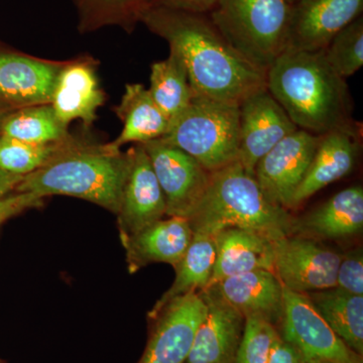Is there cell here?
<instances>
[{
    "mask_svg": "<svg viewBox=\"0 0 363 363\" xmlns=\"http://www.w3.org/2000/svg\"><path fill=\"white\" fill-rule=\"evenodd\" d=\"M149 91L169 124L187 108L195 94L187 68L178 52L169 50L168 58L152 64Z\"/></svg>",
    "mask_w": 363,
    "mask_h": 363,
    "instance_id": "cell-26",
    "label": "cell"
},
{
    "mask_svg": "<svg viewBox=\"0 0 363 363\" xmlns=\"http://www.w3.org/2000/svg\"><path fill=\"white\" fill-rule=\"evenodd\" d=\"M267 363H305L301 351L279 336L272 346Z\"/></svg>",
    "mask_w": 363,
    "mask_h": 363,
    "instance_id": "cell-35",
    "label": "cell"
},
{
    "mask_svg": "<svg viewBox=\"0 0 363 363\" xmlns=\"http://www.w3.org/2000/svg\"><path fill=\"white\" fill-rule=\"evenodd\" d=\"M23 177L11 175L0 169V197L13 192Z\"/></svg>",
    "mask_w": 363,
    "mask_h": 363,
    "instance_id": "cell-36",
    "label": "cell"
},
{
    "mask_svg": "<svg viewBox=\"0 0 363 363\" xmlns=\"http://www.w3.org/2000/svg\"><path fill=\"white\" fill-rule=\"evenodd\" d=\"M150 6H161L187 13H208L217 0H149Z\"/></svg>",
    "mask_w": 363,
    "mask_h": 363,
    "instance_id": "cell-34",
    "label": "cell"
},
{
    "mask_svg": "<svg viewBox=\"0 0 363 363\" xmlns=\"http://www.w3.org/2000/svg\"><path fill=\"white\" fill-rule=\"evenodd\" d=\"M64 64L35 58L0 45V105L13 111L51 104Z\"/></svg>",
    "mask_w": 363,
    "mask_h": 363,
    "instance_id": "cell-12",
    "label": "cell"
},
{
    "mask_svg": "<svg viewBox=\"0 0 363 363\" xmlns=\"http://www.w3.org/2000/svg\"><path fill=\"white\" fill-rule=\"evenodd\" d=\"M340 255L320 241L292 234L274 240V272L293 292L334 288Z\"/></svg>",
    "mask_w": 363,
    "mask_h": 363,
    "instance_id": "cell-9",
    "label": "cell"
},
{
    "mask_svg": "<svg viewBox=\"0 0 363 363\" xmlns=\"http://www.w3.org/2000/svg\"><path fill=\"white\" fill-rule=\"evenodd\" d=\"M117 117L123 124L121 135L112 147L121 150L128 143H147L166 135L169 121L155 104L149 89L142 84H128L119 105L114 108Z\"/></svg>",
    "mask_w": 363,
    "mask_h": 363,
    "instance_id": "cell-23",
    "label": "cell"
},
{
    "mask_svg": "<svg viewBox=\"0 0 363 363\" xmlns=\"http://www.w3.org/2000/svg\"><path fill=\"white\" fill-rule=\"evenodd\" d=\"M363 228V188L353 186L332 196L328 201L293 220L294 235L312 240L351 238Z\"/></svg>",
    "mask_w": 363,
    "mask_h": 363,
    "instance_id": "cell-19",
    "label": "cell"
},
{
    "mask_svg": "<svg viewBox=\"0 0 363 363\" xmlns=\"http://www.w3.org/2000/svg\"><path fill=\"white\" fill-rule=\"evenodd\" d=\"M42 196L32 193L11 192L0 197V225L26 209L42 206Z\"/></svg>",
    "mask_w": 363,
    "mask_h": 363,
    "instance_id": "cell-33",
    "label": "cell"
},
{
    "mask_svg": "<svg viewBox=\"0 0 363 363\" xmlns=\"http://www.w3.org/2000/svg\"><path fill=\"white\" fill-rule=\"evenodd\" d=\"M297 130L267 88L252 93L240 105L238 162L253 176L259 160Z\"/></svg>",
    "mask_w": 363,
    "mask_h": 363,
    "instance_id": "cell-13",
    "label": "cell"
},
{
    "mask_svg": "<svg viewBox=\"0 0 363 363\" xmlns=\"http://www.w3.org/2000/svg\"><path fill=\"white\" fill-rule=\"evenodd\" d=\"M140 23L180 55L195 95L240 107L267 88V72L240 56L207 13L150 6Z\"/></svg>",
    "mask_w": 363,
    "mask_h": 363,
    "instance_id": "cell-1",
    "label": "cell"
},
{
    "mask_svg": "<svg viewBox=\"0 0 363 363\" xmlns=\"http://www.w3.org/2000/svg\"><path fill=\"white\" fill-rule=\"evenodd\" d=\"M362 11L363 0H297L291 9L286 50L324 51Z\"/></svg>",
    "mask_w": 363,
    "mask_h": 363,
    "instance_id": "cell-15",
    "label": "cell"
},
{
    "mask_svg": "<svg viewBox=\"0 0 363 363\" xmlns=\"http://www.w3.org/2000/svg\"><path fill=\"white\" fill-rule=\"evenodd\" d=\"M104 99L93 64L89 60L78 59L64 64L50 104L66 125L80 119L85 128H89Z\"/></svg>",
    "mask_w": 363,
    "mask_h": 363,
    "instance_id": "cell-20",
    "label": "cell"
},
{
    "mask_svg": "<svg viewBox=\"0 0 363 363\" xmlns=\"http://www.w3.org/2000/svg\"><path fill=\"white\" fill-rule=\"evenodd\" d=\"M128 166V154L109 143L94 145L73 138L45 166L23 176L13 192L32 193L44 198L72 196L117 214Z\"/></svg>",
    "mask_w": 363,
    "mask_h": 363,
    "instance_id": "cell-3",
    "label": "cell"
},
{
    "mask_svg": "<svg viewBox=\"0 0 363 363\" xmlns=\"http://www.w3.org/2000/svg\"><path fill=\"white\" fill-rule=\"evenodd\" d=\"M216 259L213 236L194 233L183 259L174 269L176 278L173 285L156 303L149 318L155 316L174 298L190 293H199L209 286Z\"/></svg>",
    "mask_w": 363,
    "mask_h": 363,
    "instance_id": "cell-25",
    "label": "cell"
},
{
    "mask_svg": "<svg viewBox=\"0 0 363 363\" xmlns=\"http://www.w3.org/2000/svg\"><path fill=\"white\" fill-rule=\"evenodd\" d=\"M206 311L200 293H190L172 300L149 318V339L136 363H185Z\"/></svg>",
    "mask_w": 363,
    "mask_h": 363,
    "instance_id": "cell-10",
    "label": "cell"
},
{
    "mask_svg": "<svg viewBox=\"0 0 363 363\" xmlns=\"http://www.w3.org/2000/svg\"><path fill=\"white\" fill-rule=\"evenodd\" d=\"M73 140L50 145H33L0 135V169L11 175L32 174L58 155Z\"/></svg>",
    "mask_w": 363,
    "mask_h": 363,
    "instance_id": "cell-29",
    "label": "cell"
},
{
    "mask_svg": "<svg viewBox=\"0 0 363 363\" xmlns=\"http://www.w3.org/2000/svg\"><path fill=\"white\" fill-rule=\"evenodd\" d=\"M279 337L278 328L262 318H245L235 363H267L274 342Z\"/></svg>",
    "mask_w": 363,
    "mask_h": 363,
    "instance_id": "cell-31",
    "label": "cell"
},
{
    "mask_svg": "<svg viewBox=\"0 0 363 363\" xmlns=\"http://www.w3.org/2000/svg\"><path fill=\"white\" fill-rule=\"evenodd\" d=\"M187 220L194 233L214 236L224 229L245 228L274 241L292 235L294 217L269 200L236 161L211 173L204 197Z\"/></svg>",
    "mask_w": 363,
    "mask_h": 363,
    "instance_id": "cell-4",
    "label": "cell"
},
{
    "mask_svg": "<svg viewBox=\"0 0 363 363\" xmlns=\"http://www.w3.org/2000/svg\"><path fill=\"white\" fill-rule=\"evenodd\" d=\"M324 57L334 71L345 79L363 66V16H359L332 39Z\"/></svg>",
    "mask_w": 363,
    "mask_h": 363,
    "instance_id": "cell-30",
    "label": "cell"
},
{
    "mask_svg": "<svg viewBox=\"0 0 363 363\" xmlns=\"http://www.w3.org/2000/svg\"><path fill=\"white\" fill-rule=\"evenodd\" d=\"M307 363H337V362H328V360L315 359V360H310V362H308Z\"/></svg>",
    "mask_w": 363,
    "mask_h": 363,
    "instance_id": "cell-38",
    "label": "cell"
},
{
    "mask_svg": "<svg viewBox=\"0 0 363 363\" xmlns=\"http://www.w3.org/2000/svg\"><path fill=\"white\" fill-rule=\"evenodd\" d=\"M291 9L288 0H217L207 14L240 56L267 72L286 50Z\"/></svg>",
    "mask_w": 363,
    "mask_h": 363,
    "instance_id": "cell-5",
    "label": "cell"
},
{
    "mask_svg": "<svg viewBox=\"0 0 363 363\" xmlns=\"http://www.w3.org/2000/svg\"><path fill=\"white\" fill-rule=\"evenodd\" d=\"M360 138L362 130L355 123L321 135L309 169L296 190L289 210L300 207L322 189L350 174L359 156Z\"/></svg>",
    "mask_w": 363,
    "mask_h": 363,
    "instance_id": "cell-17",
    "label": "cell"
},
{
    "mask_svg": "<svg viewBox=\"0 0 363 363\" xmlns=\"http://www.w3.org/2000/svg\"><path fill=\"white\" fill-rule=\"evenodd\" d=\"M334 333L357 354L363 355V296L339 289L306 294Z\"/></svg>",
    "mask_w": 363,
    "mask_h": 363,
    "instance_id": "cell-24",
    "label": "cell"
},
{
    "mask_svg": "<svg viewBox=\"0 0 363 363\" xmlns=\"http://www.w3.org/2000/svg\"><path fill=\"white\" fill-rule=\"evenodd\" d=\"M214 286L245 318H262L279 330L284 316V286L274 272H245L224 279Z\"/></svg>",
    "mask_w": 363,
    "mask_h": 363,
    "instance_id": "cell-22",
    "label": "cell"
},
{
    "mask_svg": "<svg viewBox=\"0 0 363 363\" xmlns=\"http://www.w3.org/2000/svg\"><path fill=\"white\" fill-rule=\"evenodd\" d=\"M194 157L210 173L238 161L240 107L194 95L161 138Z\"/></svg>",
    "mask_w": 363,
    "mask_h": 363,
    "instance_id": "cell-6",
    "label": "cell"
},
{
    "mask_svg": "<svg viewBox=\"0 0 363 363\" xmlns=\"http://www.w3.org/2000/svg\"><path fill=\"white\" fill-rule=\"evenodd\" d=\"M193 236L187 219L167 217L124 238L121 241L130 272H135L154 262L175 267L187 252Z\"/></svg>",
    "mask_w": 363,
    "mask_h": 363,
    "instance_id": "cell-18",
    "label": "cell"
},
{
    "mask_svg": "<svg viewBox=\"0 0 363 363\" xmlns=\"http://www.w3.org/2000/svg\"><path fill=\"white\" fill-rule=\"evenodd\" d=\"M320 140L321 135L297 130L259 160L253 177L269 200L289 210Z\"/></svg>",
    "mask_w": 363,
    "mask_h": 363,
    "instance_id": "cell-11",
    "label": "cell"
},
{
    "mask_svg": "<svg viewBox=\"0 0 363 363\" xmlns=\"http://www.w3.org/2000/svg\"><path fill=\"white\" fill-rule=\"evenodd\" d=\"M128 173L117 212L121 240L166 216V202L142 143L126 152Z\"/></svg>",
    "mask_w": 363,
    "mask_h": 363,
    "instance_id": "cell-14",
    "label": "cell"
},
{
    "mask_svg": "<svg viewBox=\"0 0 363 363\" xmlns=\"http://www.w3.org/2000/svg\"><path fill=\"white\" fill-rule=\"evenodd\" d=\"M267 89L298 130L323 135L354 123L347 83L323 51L285 50L267 71Z\"/></svg>",
    "mask_w": 363,
    "mask_h": 363,
    "instance_id": "cell-2",
    "label": "cell"
},
{
    "mask_svg": "<svg viewBox=\"0 0 363 363\" xmlns=\"http://www.w3.org/2000/svg\"><path fill=\"white\" fill-rule=\"evenodd\" d=\"M207 311L185 363H235L245 318L214 286L199 292Z\"/></svg>",
    "mask_w": 363,
    "mask_h": 363,
    "instance_id": "cell-16",
    "label": "cell"
},
{
    "mask_svg": "<svg viewBox=\"0 0 363 363\" xmlns=\"http://www.w3.org/2000/svg\"><path fill=\"white\" fill-rule=\"evenodd\" d=\"M0 135L33 145L65 142L71 138L51 104L33 105L11 111L1 123Z\"/></svg>",
    "mask_w": 363,
    "mask_h": 363,
    "instance_id": "cell-27",
    "label": "cell"
},
{
    "mask_svg": "<svg viewBox=\"0 0 363 363\" xmlns=\"http://www.w3.org/2000/svg\"><path fill=\"white\" fill-rule=\"evenodd\" d=\"M79 14V30L93 32L118 26L130 33L150 7L149 0H74Z\"/></svg>",
    "mask_w": 363,
    "mask_h": 363,
    "instance_id": "cell-28",
    "label": "cell"
},
{
    "mask_svg": "<svg viewBox=\"0 0 363 363\" xmlns=\"http://www.w3.org/2000/svg\"><path fill=\"white\" fill-rule=\"evenodd\" d=\"M213 238L216 259L209 286L245 272H274V241L264 234L250 229L227 228Z\"/></svg>",
    "mask_w": 363,
    "mask_h": 363,
    "instance_id": "cell-21",
    "label": "cell"
},
{
    "mask_svg": "<svg viewBox=\"0 0 363 363\" xmlns=\"http://www.w3.org/2000/svg\"><path fill=\"white\" fill-rule=\"evenodd\" d=\"M9 111H7L6 108H4V106H1V105H0V128H1V123H2V121H4V117H6L7 116V114L9 113Z\"/></svg>",
    "mask_w": 363,
    "mask_h": 363,
    "instance_id": "cell-37",
    "label": "cell"
},
{
    "mask_svg": "<svg viewBox=\"0 0 363 363\" xmlns=\"http://www.w3.org/2000/svg\"><path fill=\"white\" fill-rule=\"evenodd\" d=\"M336 288L351 295L363 296L362 248L350 250L340 255L336 277Z\"/></svg>",
    "mask_w": 363,
    "mask_h": 363,
    "instance_id": "cell-32",
    "label": "cell"
},
{
    "mask_svg": "<svg viewBox=\"0 0 363 363\" xmlns=\"http://www.w3.org/2000/svg\"><path fill=\"white\" fill-rule=\"evenodd\" d=\"M279 333L284 340L301 351L305 363L315 359L362 363V357L334 333L306 294L293 292L285 286L284 316Z\"/></svg>",
    "mask_w": 363,
    "mask_h": 363,
    "instance_id": "cell-8",
    "label": "cell"
},
{
    "mask_svg": "<svg viewBox=\"0 0 363 363\" xmlns=\"http://www.w3.org/2000/svg\"><path fill=\"white\" fill-rule=\"evenodd\" d=\"M0 363H1V362H0Z\"/></svg>",
    "mask_w": 363,
    "mask_h": 363,
    "instance_id": "cell-40",
    "label": "cell"
},
{
    "mask_svg": "<svg viewBox=\"0 0 363 363\" xmlns=\"http://www.w3.org/2000/svg\"><path fill=\"white\" fill-rule=\"evenodd\" d=\"M289 2H290L291 4H295L297 0H288Z\"/></svg>",
    "mask_w": 363,
    "mask_h": 363,
    "instance_id": "cell-39",
    "label": "cell"
},
{
    "mask_svg": "<svg viewBox=\"0 0 363 363\" xmlns=\"http://www.w3.org/2000/svg\"><path fill=\"white\" fill-rule=\"evenodd\" d=\"M143 145L164 194L166 216L188 219L204 197L211 173L187 152L161 138Z\"/></svg>",
    "mask_w": 363,
    "mask_h": 363,
    "instance_id": "cell-7",
    "label": "cell"
}]
</instances>
